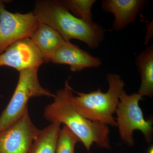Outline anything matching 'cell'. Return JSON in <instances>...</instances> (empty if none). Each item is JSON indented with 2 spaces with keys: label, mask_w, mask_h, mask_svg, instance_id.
Masks as SVG:
<instances>
[{
  "label": "cell",
  "mask_w": 153,
  "mask_h": 153,
  "mask_svg": "<svg viewBox=\"0 0 153 153\" xmlns=\"http://www.w3.org/2000/svg\"><path fill=\"white\" fill-rule=\"evenodd\" d=\"M73 92L66 79L64 88L56 91L53 102L45 108L44 117L52 123H58L67 127L88 152L94 143L102 149H111L108 126L94 122L82 116L72 101Z\"/></svg>",
  "instance_id": "6da1fadb"
},
{
  "label": "cell",
  "mask_w": 153,
  "mask_h": 153,
  "mask_svg": "<svg viewBox=\"0 0 153 153\" xmlns=\"http://www.w3.org/2000/svg\"><path fill=\"white\" fill-rule=\"evenodd\" d=\"M33 13L40 23L54 29L67 42L79 40L89 48L96 49L104 41L105 30L101 25L75 16L60 1H36Z\"/></svg>",
  "instance_id": "7a4b0ae2"
},
{
  "label": "cell",
  "mask_w": 153,
  "mask_h": 153,
  "mask_svg": "<svg viewBox=\"0 0 153 153\" xmlns=\"http://www.w3.org/2000/svg\"><path fill=\"white\" fill-rule=\"evenodd\" d=\"M106 79L109 87L105 93L101 88L89 93L76 92L72 100L76 110L82 116L94 122L117 126L113 114L117 109L119 97L125 83L119 74L110 73Z\"/></svg>",
  "instance_id": "3957f363"
},
{
  "label": "cell",
  "mask_w": 153,
  "mask_h": 153,
  "mask_svg": "<svg viewBox=\"0 0 153 153\" xmlns=\"http://www.w3.org/2000/svg\"><path fill=\"white\" fill-rule=\"evenodd\" d=\"M39 68H31L19 72L16 89L7 106L0 116V132L19 120L28 109L30 98L47 97L54 98L55 94L41 86L38 76Z\"/></svg>",
  "instance_id": "277c9868"
},
{
  "label": "cell",
  "mask_w": 153,
  "mask_h": 153,
  "mask_svg": "<svg viewBox=\"0 0 153 153\" xmlns=\"http://www.w3.org/2000/svg\"><path fill=\"white\" fill-rule=\"evenodd\" d=\"M143 97L138 93L128 95L124 89L119 97L115 112L117 126L122 140L129 146L134 144L133 132L137 130L143 133L147 142L151 143L152 141L153 120L145 119L139 104Z\"/></svg>",
  "instance_id": "5b68a950"
},
{
  "label": "cell",
  "mask_w": 153,
  "mask_h": 153,
  "mask_svg": "<svg viewBox=\"0 0 153 153\" xmlns=\"http://www.w3.org/2000/svg\"><path fill=\"white\" fill-rule=\"evenodd\" d=\"M40 22L33 12L13 13L6 9L0 1V55L19 40L30 38Z\"/></svg>",
  "instance_id": "8992f818"
},
{
  "label": "cell",
  "mask_w": 153,
  "mask_h": 153,
  "mask_svg": "<svg viewBox=\"0 0 153 153\" xmlns=\"http://www.w3.org/2000/svg\"><path fill=\"white\" fill-rule=\"evenodd\" d=\"M40 130L27 110L16 122L0 132V153H28Z\"/></svg>",
  "instance_id": "52a82bcc"
},
{
  "label": "cell",
  "mask_w": 153,
  "mask_h": 153,
  "mask_svg": "<svg viewBox=\"0 0 153 153\" xmlns=\"http://www.w3.org/2000/svg\"><path fill=\"white\" fill-rule=\"evenodd\" d=\"M44 62L41 51L30 38L19 40L0 55V66H8L19 72L39 68Z\"/></svg>",
  "instance_id": "ba28073f"
},
{
  "label": "cell",
  "mask_w": 153,
  "mask_h": 153,
  "mask_svg": "<svg viewBox=\"0 0 153 153\" xmlns=\"http://www.w3.org/2000/svg\"><path fill=\"white\" fill-rule=\"evenodd\" d=\"M148 0H103L102 10L114 16L111 31H120L132 24L147 5Z\"/></svg>",
  "instance_id": "9c48e42d"
},
{
  "label": "cell",
  "mask_w": 153,
  "mask_h": 153,
  "mask_svg": "<svg viewBox=\"0 0 153 153\" xmlns=\"http://www.w3.org/2000/svg\"><path fill=\"white\" fill-rule=\"evenodd\" d=\"M51 62L69 66L73 72L80 71L87 68H97L102 62L99 57H94L82 50L77 45L66 42L59 47L52 57Z\"/></svg>",
  "instance_id": "30bf717a"
},
{
  "label": "cell",
  "mask_w": 153,
  "mask_h": 153,
  "mask_svg": "<svg viewBox=\"0 0 153 153\" xmlns=\"http://www.w3.org/2000/svg\"><path fill=\"white\" fill-rule=\"evenodd\" d=\"M30 38L41 51L46 63L51 62L57 49L67 42L56 30L41 23Z\"/></svg>",
  "instance_id": "8fae6325"
},
{
  "label": "cell",
  "mask_w": 153,
  "mask_h": 153,
  "mask_svg": "<svg viewBox=\"0 0 153 153\" xmlns=\"http://www.w3.org/2000/svg\"><path fill=\"white\" fill-rule=\"evenodd\" d=\"M135 64L141 78L138 93L143 96H153V45H149L137 56Z\"/></svg>",
  "instance_id": "7c38bea8"
},
{
  "label": "cell",
  "mask_w": 153,
  "mask_h": 153,
  "mask_svg": "<svg viewBox=\"0 0 153 153\" xmlns=\"http://www.w3.org/2000/svg\"><path fill=\"white\" fill-rule=\"evenodd\" d=\"M61 125L52 123L42 130H40L28 153H55Z\"/></svg>",
  "instance_id": "4fadbf2b"
},
{
  "label": "cell",
  "mask_w": 153,
  "mask_h": 153,
  "mask_svg": "<svg viewBox=\"0 0 153 153\" xmlns=\"http://www.w3.org/2000/svg\"><path fill=\"white\" fill-rule=\"evenodd\" d=\"M60 2L77 18L88 22H92V7L95 0H62Z\"/></svg>",
  "instance_id": "5bb4252c"
},
{
  "label": "cell",
  "mask_w": 153,
  "mask_h": 153,
  "mask_svg": "<svg viewBox=\"0 0 153 153\" xmlns=\"http://www.w3.org/2000/svg\"><path fill=\"white\" fill-rule=\"evenodd\" d=\"M78 142L80 141L78 137L63 125L58 135L55 153H74V148Z\"/></svg>",
  "instance_id": "9a60e30c"
},
{
  "label": "cell",
  "mask_w": 153,
  "mask_h": 153,
  "mask_svg": "<svg viewBox=\"0 0 153 153\" xmlns=\"http://www.w3.org/2000/svg\"><path fill=\"white\" fill-rule=\"evenodd\" d=\"M147 153H153V146H151V147L149 149Z\"/></svg>",
  "instance_id": "2e32d148"
}]
</instances>
